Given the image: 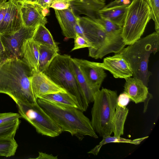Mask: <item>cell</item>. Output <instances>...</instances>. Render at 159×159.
<instances>
[{
	"label": "cell",
	"mask_w": 159,
	"mask_h": 159,
	"mask_svg": "<svg viewBox=\"0 0 159 159\" xmlns=\"http://www.w3.org/2000/svg\"><path fill=\"white\" fill-rule=\"evenodd\" d=\"M38 103L61 128L62 132L69 133L72 136L82 139L88 136L98 138L91 120L83 112L75 108L59 105L41 98Z\"/></svg>",
	"instance_id": "7a4b0ae2"
},
{
	"label": "cell",
	"mask_w": 159,
	"mask_h": 159,
	"mask_svg": "<svg viewBox=\"0 0 159 159\" xmlns=\"http://www.w3.org/2000/svg\"><path fill=\"white\" fill-rule=\"evenodd\" d=\"M19 1H23L27 2H30V0H18Z\"/></svg>",
	"instance_id": "b9f144b4"
},
{
	"label": "cell",
	"mask_w": 159,
	"mask_h": 159,
	"mask_svg": "<svg viewBox=\"0 0 159 159\" xmlns=\"http://www.w3.org/2000/svg\"><path fill=\"white\" fill-rule=\"evenodd\" d=\"M125 80L124 92L130 100L136 104L143 102L149 93L147 86L137 78L129 77Z\"/></svg>",
	"instance_id": "e0dca14e"
},
{
	"label": "cell",
	"mask_w": 159,
	"mask_h": 159,
	"mask_svg": "<svg viewBox=\"0 0 159 159\" xmlns=\"http://www.w3.org/2000/svg\"><path fill=\"white\" fill-rule=\"evenodd\" d=\"M39 44L32 38L26 40L22 49L21 59L33 72L39 71Z\"/></svg>",
	"instance_id": "ac0fdd59"
},
{
	"label": "cell",
	"mask_w": 159,
	"mask_h": 159,
	"mask_svg": "<svg viewBox=\"0 0 159 159\" xmlns=\"http://www.w3.org/2000/svg\"><path fill=\"white\" fill-rule=\"evenodd\" d=\"M106 0H73L71 7L77 15L83 14L92 19L99 18L98 12L106 5Z\"/></svg>",
	"instance_id": "2e32d148"
},
{
	"label": "cell",
	"mask_w": 159,
	"mask_h": 159,
	"mask_svg": "<svg viewBox=\"0 0 159 159\" xmlns=\"http://www.w3.org/2000/svg\"><path fill=\"white\" fill-rule=\"evenodd\" d=\"M21 117L19 113L11 112L0 113V125L15 120Z\"/></svg>",
	"instance_id": "4dcf8cb0"
},
{
	"label": "cell",
	"mask_w": 159,
	"mask_h": 159,
	"mask_svg": "<svg viewBox=\"0 0 159 159\" xmlns=\"http://www.w3.org/2000/svg\"><path fill=\"white\" fill-rule=\"evenodd\" d=\"M7 0H0V4L5 2Z\"/></svg>",
	"instance_id": "60d3db41"
},
{
	"label": "cell",
	"mask_w": 159,
	"mask_h": 159,
	"mask_svg": "<svg viewBox=\"0 0 159 159\" xmlns=\"http://www.w3.org/2000/svg\"><path fill=\"white\" fill-rule=\"evenodd\" d=\"M71 57L59 54L44 73L57 85L75 96L83 110L81 92L71 64Z\"/></svg>",
	"instance_id": "52a82bcc"
},
{
	"label": "cell",
	"mask_w": 159,
	"mask_h": 159,
	"mask_svg": "<svg viewBox=\"0 0 159 159\" xmlns=\"http://www.w3.org/2000/svg\"><path fill=\"white\" fill-rule=\"evenodd\" d=\"M6 60L4 50L0 38V64Z\"/></svg>",
	"instance_id": "74e56055"
},
{
	"label": "cell",
	"mask_w": 159,
	"mask_h": 159,
	"mask_svg": "<svg viewBox=\"0 0 159 159\" xmlns=\"http://www.w3.org/2000/svg\"><path fill=\"white\" fill-rule=\"evenodd\" d=\"M2 21L0 26V34H13L24 26L19 1L9 0Z\"/></svg>",
	"instance_id": "30bf717a"
},
{
	"label": "cell",
	"mask_w": 159,
	"mask_h": 159,
	"mask_svg": "<svg viewBox=\"0 0 159 159\" xmlns=\"http://www.w3.org/2000/svg\"><path fill=\"white\" fill-rule=\"evenodd\" d=\"M32 39L39 44L52 48L59 51L57 43L55 42L45 25H39L36 28Z\"/></svg>",
	"instance_id": "7402d4cb"
},
{
	"label": "cell",
	"mask_w": 159,
	"mask_h": 159,
	"mask_svg": "<svg viewBox=\"0 0 159 159\" xmlns=\"http://www.w3.org/2000/svg\"><path fill=\"white\" fill-rule=\"evenodd\" d=\"M39 155L35 159H57V156H55L52 154H49L42 152H39Z\"/></svg>",
	"instance_id": "e575fe53"
},
{
	"label": "cell",
	"mask_w": 159,
	"mask_h": 159,
	"mask_svg": "<svg viewBox=\"0 0 159 159\" xmlns=\"http://www.w3.org/2000/svg\"><path fill=\"white\" fill-rule=\"evenodd\" d=\"M36 28H27L23 26L13 34H0L6 59L21 58L24 43L26 40L32 38Z\"/></svg>",
	"instance_id": "9c48e42d"
},
{
	"label": "cell",
	"mask_w": 159,
	"mask_h": 159,
	"mask_svg": "<svg viewBox=\"0 0 159 159\" xmlns=\"http://www.w3.org/2000/svg\"><path fill=\"white\" fill-rule=\"evenodd\" d=\"M19 113L42 135L55 137L62 132L61 128L38 103H16Z\"/></svg>",
	"instance_id": "ba28073f"
},
{
	"label": "cell",
	"mask_w": 159,
	"mask_h": 159,
	"mask_svg": "<svg viewBox=\"0 0 159 159\" xmlns=\"http://www.w3.org/2000/svg\"><path fill=\"white\" fill-rule=\"evenodd\" d=\"M79 23L84 38L91 45L88 48L89 57L95 59H102L109 53L120 52L126 45L123 40L108 35L95 19L79 16Z\"/></svg>",
	"instance_id": "277c9868"
},
{
	"label": "cell",
	"mask_w": 159,
	"mask_h": 159,
	"mask_svg": "<svg viewBox=\"0 0 159 159\" xmlns=\"http://www.w3.org/2000/svg\"><path fill=\"white\" fill-rule=\"evenodd\" d=\"M38 0H30V2L35 4L37 2Z\"/></svg>",
	"instance_id": "ab89813d"
},
{
	"label": "cell",
	"mask_w": 159,
	"mask_h": 159,
	"mask_svg": "<svg viewBox=\"0 0 159 159\" xmlns=\"http://www.w3.org/2000/svg\"><path fill=\"white\" fill-rule=\"evenodd\" d=\"M117 98L116 91L103 88L95 93L91 122L94 130L101 137L111 136L113 133V121Z\"/></svg>",
	"instance_id": "5b68a950"
},
{
	"label": "cell",
	"mask_w": 159,
	"mask_h": 159,
	"mask_svg": "<svg viewBox=\"0 0 159 159\" xmlns=\"http://www.w3.org/2000/svg\"><path fill=\"white\" fill-rule=\"evenodd\" d=\"M73 0H53L50 7L57 10H62L69 8L71 6Z\"/></svg>",
	"instance_id": "f1b7e54d"
},
{
	"label": "cell",
	"mask_w": 159,
	"mask_h": 159,
	"mask_svg": "<svg viewBox=\"0 0 159 159\" xmlns=\"http://www.w3.org/2000/svg\"><path fill=\"white\" fill-rule=\"evenodd\" d=\"M130 100L128 95L124 92L118 96L117 105L121 107H126Z\"/></svg>",
	"instance_id": "1f68e13d"
},
{
	"label": "cell",
	"mask_w": 159,
	"mask_h": 159,
	"mask_svg": "<svg viewBox=\"0 0 159 159\" xmlns=\"http://www.w3.org/2000/svg\"><path fill=\"white\" fill-rule=\"evenodd\" d=\"M132 0H114L109 3L104 7H109L117 5H129L132 2Z\"/></svg>",
	"instance_id": "836d02e7"
},
{
	"label": "cell",
	"mask_w": 159,
	"mask_h": 159,
	"mask_svg": "<svg viewBox=\"0 0 159 159\" xmlns=\"http://www.w3.org/2000/svg\"><path fill=\"white\" fill-rule=\"evenodd\" d=\"M20 123L17 119L0 125V138L14 137Z\"/></svg>",
	"instance_id": "83f0119b"
},
{
	"label": "cell",
	"mask_w": 159,
	"mask_h": 159,
	"mask_svg": "<svg viewBox=\"0 0 159 159\" xmlns=\"http://www.w3.org/2000/svg\"><path fill=\"white\" fill-rule=\"evenodd\" d=\"M93 62L95 66L109 71L115 78L125 79L133 75L129 64L119 53L105 58L102 62Z\"/></svg>",
	"instance_id": "8fae6325"
},
{
	"label": "cell",
	"mask_w": 159,
	"mask_h": 159,
	"mask_svg": "<svg viewBox=\"0 0 159 159\" xmlns=\"http://www.w3.org/2000/svg\"><path fill=\"white\" fill-rule=\"evenodd\" d=\"M129 5H122L109 7H104L98 12L99 17L108 19L122 27Z\"/></svg>",
	"instance_id": "ffe728a7"
},
{
	"label": "cell",
	"mask_w": 159,
	"mask_h": 159,
	"mask_svg": "<svg viewBox=\"0 0 159 159\" xmlns=\"http://www.w3.org/2000/svg\"><path fill=\"white\" fill-rule=\"evenodd\" d=\"M53 0H38L35 4L38 5L41 7L44 11L46 15H47L49 13L50 6Z\"/></svg>",
	"instance_id": "d6a6232c"
},
{
	"label": "cell",
	"mask_w": 159,
	"mask_h": 159,
	"mask_svg": "<svg viewBox=\"0 0 159 159\" xmlns=\"http://www.w3.org/2000/svg\"><path fill=\"white\" fill-rule=\"evenodd\" d=\"M159 49V34L154 32L124 48L119 52L130 65L133 77L148 86L152 73L148 70L149 58Z\"/></svg>",
	"instance_id": "3957f363"
},
{
	"label": "cell",
	"mask_w": 159,
	"mask_h": 159,
	"mask_svg": "<svg viewBox=\"0 0 159 159\" xmlns=\"http://www.w3.org/2000/svg\"><path fill=\"white\" fill-rule=\"evenodd\" d=\"M7 5V2L0 4V26L2 21Z\"/></svg>",
	"instance_id": "d590c367"
},
{
	"label": "cell",
	"mask_w": 159,
	"mask_h": 159,
	"mask_svg": "<svg viewBox=\"0 0 159 159\" xmlns=\"http://www.w3.org/2000/svg\"><path fill=\"white\" fill-rule=\"evenodd\" d=\"M148 137V136H147L133 140L124 138L120 136H109L102 137V140L99 144L88 152V153L97 155L103 145L110 143H126L135 145H139Z\"/></svg>",
	"instance_id": "603a6c76"
},
{
	"label": "cell",
	"mask_w": 159,
	"mask_h": 159,
	"mask_svg": "<svg viewBox=\"0 0 159 159\" xmlns=\"http://www.w3.org/2000/svg\"><path fill=\"white\" fill-rule=\"evenodd\" d=\"M71 64L79 85L83 99V107L84 111L86 110L89 104L93 102L97 92L89 85L76 63L71 59Z\"/></svg>",
	"instance_id": "d6986e66"
},
{
	"label": "cell",
	"mask_w": 159,
	"mask_h": 159,
	"mask_svg": "<svg viewBox=\"0 0 159 159\" xmlns=\"http://www.w3.org/2000/svg\"><path fill=\"white\" fill-rule=\"evenodd\" d=\"M148 3L150 7H151L152 0H145Z\"/></svg>",
	"instance_id": "f35d334b"
},
{
	"label": "cell",
	"mask_w": 159,
	"mask_h": 159,
	"mask_svg": "<svg viewBox=\"0 0 159 159\" xmlns=\"http://www.w3.org/2000/svg\"><path fill=\"white\" fill-rule=\"evenodd\" d=\"M74 39V45L71 51L75 50L91 47V45L88 41L84 38L77 34Z\"/></svg>",
	"instance_id": "f546056e"
},
{
	"label": "cell",
	"mask_w": 159,
	"mask_h": 159,
	"mask_svg": "<svg viewBox=\"0 0 159 159\" xmlns=\"http://www.w3.org/2000/svg\"><path fill=\"white\" fill-rule=\"evenodd\" d=\"M19 3L24 26L36 28L39 25H45L47 22V15L39 5L23 1H19Z\"/></svg>",
	"instance_id": "5bb4252c"
},
{
	"label": "cell",
	"mask_w": 159,
	"mask_h": 159,
	"mask_svg": "<svg viewBox=\"0 0 159 159\" xmlns=\"http://www.w3.org/2000/svg\"><path fill=\"white\" fill-rule=\"evenodd\" d=\"M129 112L126 107L117 105L113 121V133L114 136H120L124 134L125 122Z\"/></svg>",
	"instance_id": "d4e9b609"
},
{
	"label": "cell",
	"mask_w": 159,
	"mask_h": 159,
	"mask_svg": "<svg viewBox=\"0 0 159 159\" xmlns=\"http://www.w3.org/2000/svg\"><path fill=\"white\" fill-rule=\"evenodd\" d=\"M31 82L32 92L36 99L47 95L68 92L43 72H33Z\"/></svg>",
	"instance_id": "4fadbf2b"
},
{
	"label": "cell",
	"mask_w": 159,
	"mask_h": 159,
	"mask_svg": "<svg viewBox=\"0 0 159 159\" xmlns=\"http://www.w3.org/2000/svg\"><path fill=\"white\" fill-rule=\"evenodd\" d=\"M40 98L61 106L76 108L84 111L76 97L68 92L47 95Z\"/></svg>",
	"instance_id": "44dd1931"
},
{
	"label": "cell",
	"mask_w": 159,
	"mask_h": 159,
	"mask_svg": "<svg viewBox=\"0 0 159 159\" xmlns=\"http://www.w3.org/2000/svg\"><path fill=\"white\" fill-rule=\"evenodd\" d=\"M152 16L151 7L145 0H132L128 7L122 26V37L126 45L141 38Z\"/></svg>",
	"instance_id": "8992f818"
},
{
	"label": "cell",
	"mask_w": 159,
	"mask_h": 159,
	"mask_svg": "<svg viewBox=\"0 0 159 159\" xmlns=\"http://www.w3.org/2000/svg\"><path fill=\"white\" fill-rule=\"evenodd\" d=\"M152 98L153 96L152 94L149 92L146 98L143 102L144 103L143 111V113H145L146 111L148 108L149 102L150 100L152 99Z\"/></svg>",
	"instance_id": "8d00e7d4"
},
{
	"label": "cell",
	"mask_w": 159,
	"mask_h": 159,
	"mask_svg": "<svg viewBox=\"0 0 159 159\" xmlns=\"http://www.w3.org/2000/svg\"><path fill=\"white\" fill-rule=\"evenodd\" d=\"M55 49L39 44V71L44 73L59 54Z\"/></svg>",
	"instance_id": "cb8c5ba5"
},
{
	"label": "cell",
	"mask_w": 159,
	"mask_h": 159,
	"mask_svg": "<svg viewBox=\"0 0 159 159\" xmlns=\"http://www.w3.org/2000/svg\"><path fill=\"white\" fill-rule=\"evenodd\" d=\"M94 19L102 26L108 35L115 39L123 40L122 37V27L106 19L99 17Z\"/></svg>",
	"instance_id": "484cf974"
},
{
	"label": "cell",
	"mask_w": 159,
	"mask_h": 159,
	"mask_svg": "<svg viewBox=\"0 0 159 159\" xmlns=\"http://www.w3.org/2000/svg\"><path fill=\"white\" fill-rule=\"evenodd\" d=\"M33 73L21 59L6 60L0 64V93L8 95L16 103L37 101L31 86Z\"/></svg>",
	"instance_id": "6da1fadb"
},
{
	"label": "cell",
	"mask_w": 159,
	"mask_h": 159,
	"mask_svg": "<svg viewBox=\"0 0 159 159\" xmlns=\"http://www.w3.org/2000/svg\"><path fill=\"white\" fill-rule=\"evenodd\" d=\"M72 59L90 87L96 92L99 90L107 76L104 70L95 66L93 61L76 58Z\"/></svg>",
	"instance_id": "7c38bea8"
},
{
	"label": "cell",
	"mask_w": 159,
	"mask_h": 159,
	"mask_svg": "<svg viewBox=\"0 0 159 159\" xmlns=\"http://www.w3.org/2000/svg\"><path fill=\"white\" fill-rule=\"evenodd\" d=\"M56 18L64 36L67 38L74 39L76 36L75 26L79 16L70 6L62 10H54Z\"/></svg>",
	"instance_id": "9a60e30c"
},
{
	"label": "cell",
	"mask_w": 159,
	"mask_h": 159,
	"mask_svg": "<svg viewBox=\"0 0 159 159\" xmlns=\"http://www.w3.org/2000/svg\"><path fill=\"white\" fill-rule=\"evenodd\" d=\"M18 146L14 137L0 138V156L10 157L14 156Z\"/></svg>",
	"instance_id": "4316f807"
}]
</instances>
